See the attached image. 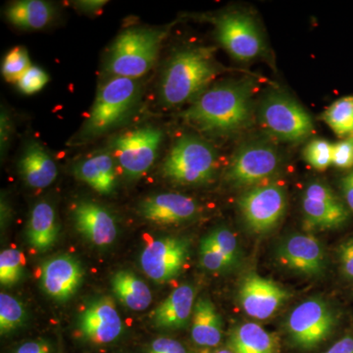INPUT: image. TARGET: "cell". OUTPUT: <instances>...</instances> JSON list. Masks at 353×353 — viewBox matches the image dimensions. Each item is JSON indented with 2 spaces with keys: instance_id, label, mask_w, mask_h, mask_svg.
<instances>
[{
  "instance_id": "1",
  "label": "cell",
  "mask_w": 353,
  "mask_h": 353,
  "mask_svg": "<svg viewBox=\"0 0 353 353\" xmlns=\"http://www.w3.org/2000/svg\"><path fill=\"white\" fill-rule=\"evenodd\" d=\"M252 90L248 83L226 82L208 88L183 111L190 125L214 136H226L250 124Z\"/></svg>"
},
{
  "instance_id": "2",
  "label": "cell",
  "mask_w": 353,
  "mask_h": 353,
  "mask_svg": "<svg viewBox=\"0 0 353 353\" xmlns=\"http://www.w3.org/2000/svg\"><path fill=\"white\" fill-rule=\"evenodd\" d=\"M219 72L211 48H190L178 51L164 70L160 101L167 108L194 101Z\"/></svg>"
},
{
  "instance_id": "3",
  "label": "cell",
  "mask_w": 353,
  "mask_h": 353,
  "mask_svg": "<svg viewBox=\"0 0 353 353\" xmlns=\"http://www.w3.org/2000/svg\"><path fill=\"white\" fill-rule=\"evenodd\" d=\"M141 97L138 80L112 77L97 92L79 139L92 141L125 122Z\"/></svg>"
},
{
  "instance_id": "4",
  "label": "cell",
  "mask_w": 353,
  "mask_h": 353,
  "mask_svg": "<svg viewBox=\"0 0 353 353\" xmlns=\"http://www.w3.org/2000/svg\"><path fill=\"white\" fill-rule=\"evenodd\" d=\"M163 38V32L150 28L123 32L109 52L106 71L112 77L138 80L152 70Z\"/></svg>"
},
{
  "instance_id": "5",
  "label": "cell",
  "mask_w": 353,
  "mask_h": 353,
  "mask_svg": "<svg viewBox=\"0 0 353 353\" xmlns=\"http://www.w3.org/2000/svg\"><path fill=\"white\" fill-rule=\"evenodd\" d=\"M217 155L203 139L183 136L176 139L165 159L163 173L181 185H201L214 175Z\"/></svg>"
},
{
  "instance_id": "6",
  "label": "cell",
  "mask_w": 353,
  "mask_h": 353,
  "mask_svg": "<svg viewBox=\"0 0 353 353\" xmlns=\"http://www.w3.org/2000/svg\"><path fill=\"white\" fill-rule=\"evenodd\" d=\"M163 132L145 126L120 134L114 139L113 157L128 179H138L152 168L157 160Z\"/></svg>"
},
{
  "instance_id": "7",
  "label": "cell",
  "mask_w": 353,
  "mask_h": 353,
  "mask_svg": "<svg viewBox=\"0 0 353 353\" xmlns=\"http://www.w3.org/2000/svg\"><path fill=\"white\" fill-rule=\"evenodd\" d=\"M336 322L338 317L332 306L320 297H312L292 311L287 328L296 347L312 350L331 336Z\"/></svg>"
},
{
  "instance_id": "8",
  "label": "cell",
  "mask_w": 353,
  "mask_h": 353,
  "mask_svg": "<svg viewBox=\"0 0 353 353\" xmlns=\"http://www.w3.org/2000/svg\"><path fill=\"white\" fill-rule=\"evenodd\" d=\"M259 117L265 129L281 141H301L314 130L309 114L284 94L268 95L260 106Z\"/></svg>"
},
{
  "instance_id": "9",
  "label": "cell",
  "mask_w": 353,
  "mask_h": 353,
  "mask_svg": "<svg viewBox=\"0 0 353 353\" xmlns=\"http://www.w3.org/2000/svg\"><path fill=\"white\" fill-rule=\"evenodd\" d=\"M239 208L250 231L267 233L277 226L285 214V190L278 183L256 185L241 197Z\"/></svg>"
},
{
  "instance_id": "10",
  "label": "cell",
  "mask_w": 353,
  "mask_h": 353,
  "mask_svg": "<svg viewBox=\"0 0 353 353\" xmlns=\"http://www.w3.org/2000/svg\"><path fill=\"white\" fill-rule=\"evenodd\" d=\"M281 159L277 148L263 141H252L236 152L227 179L236 187L259 185L277 172Z\"/></svg>"
},
{
  "instance_id": "11",
  "label": "cell",
  "mask_w": 353,
  "mask_h": 353,
  "mask_svg": "<svg viewBox=\"0 0 353 353\" xmlns=\"http://www.w3.org/2000/svg\"><path fill=\"white\" fill-rule=\"evenodd\" d=\"M217 38L239 61H250L264 52V43L254 20L245 13L231 12L217 21Z\"/></svg>"
},
{
  "instance_id": "12",
  "label": "cell",
  "mask_w": 353,
  "mask_h": 353,
  "mask_svg": "<svg viewBox=\"0 0 353 353\" xmlns=\"http://www.w3.org/2000/svg\"><path fill=\"white\" fill-rule=\"evenodd\" d=\"M189 255L190 243L185 239L165 236L145 246L141 255V266L152 280L167 283L181 273Z\"/></svg>"
},
{
  "instance_id": "13",
  "label": "cell",
  "mask_w": 353,
  "mask_h": 353,
  "mask_svg": "<svg viewBox=\"0 0 353 353\" xmlns=\"http://www.w3.org/2000/svg\"><path fill=\"white\" fill-rule=\"evenodd\" d=\"M304 219L309 228L317 230L336 229L350 217L347 206L334 194L329 185L311 183L303 197Z\"/></svg>"
},
{
  "instance_id": "14",
  "label": "cell",
  "mask_w": 353,
  "mask_h": 353,
  "mask_svg": "<svg viewBox=\"0 0 353 353\" xmlns=\"http://www.w3.org/2000/svg\"><path fill=\"white\" fill-rule=\"evenodd\" d=\"M289 297V292L284 288L254 273L243 279L239 290L243 311L259 320H266L275 314Z\"/></svg>"
},
{
  "instance_id": "15",
  "label": "cell",
  "mask_w": 353,
  "mask_h": 353,
  "mask_svg": "<svg viewBox=\"0 0 353 353\" xmlns=\"http://www.w3.org/2000/svg\"><path fill=\"white\" fill-rule=\"evenodd\" d=\"M277 256L290 270L306 276L320 277L326 271L324 248L312 234H292L282 241Z\"/></svg>"
},
{
  "instance_id": "16",
  "label": "cell",
  "mask_w": 353,
  "mask_h": 353,
  "mask_svg": "<svg viewBox=\"0 0 353 353\" xmlns=\"http://www.w3.org/2000/svg\"><path fill=\"white\" fill-rule=\"evenodd\" d=\"M83 270L81 262L68 254L46 260L41 268L39 284L44 294L57 301H66L82 284Z\"/></svg>"
},
{
  "instance_id": "17",
  "label": "cell",
  "mask_w": 353,
  "mask_h": 353,
  "mask_svg": "<svg viewBox=\"0 0 353 353\" xmlns=\"http://www.w3.org/2000/svg\"><path fill=\"white\" fill-rule=\"evenodd\" d=\"M79 329L83 338L97 345L117 340L123 323L113 299L104 296L90 303L79 318Z\"/></svg>"
},
{
  "instance_id": "18",
  "label": "cell",
  "mask_w": 353,
  "mask_h": 353,
  "mask_svg": "<svg viewBox=\"0 0 353 353\" xmlns=\"http://www.w3.org/2000/svg\"><path fill=\"white\" fill-rule=\"evenodd\" d=\"M72 217L79 233L92 245L105 248L117 238L115 218L95 202H79L74 206Z\"/></svg>"
},
{
  "instance_id": "19",
  "label": "cell",
  "mask_w": 353,
  "mask_h": 353,
  "mask_svg": "<svg viewBox=\"0 0 353 353\" xmlns=\"http://www.w3.org/2000/svg\"><path fill=\"white\" fill-rule=\"evenodd\" d=\"M139 210L150 222L171 225L192 219L199 212V206L192 197L167 192L146 197Z\"/></svg>"
},
{
  "instance_id": "20",
  "label": "cell",
  "mask_w": 353,
  "mask_h": 353,
  "mask_svg": "<svg viewBox=\"0 0 353 353\" xmlns=\"http://www.w3.org/2000/svg\"><path fill=\"white\" fill-rule=\"evenodd\" d=\"M21 178L32 189H44L57 178V166L46 148L37 141L26 146L19 160Z\"/></svg>"
},
{
  "instance_id": "21",
  "label": "cell",
  "mask_w": 353,
  "mask_h": 353,
  "mask_svg": "<svg viewBox=\"0 0 353 353\" xmlns=\"http://www.w3.org/2000/svg\"><path fill=\"white\" fill-rule=\"evenodd\" d=\"M194 288L182 285L172 292L152 314L153 323L158 328L182 329L187 326L194 307Z\"/></svg>"
},
{
  "instance_id": "22",
  "label": "cell",
  "mask_w": 353,
  "mask_h": 353,
  "mask_svg": "<svg viewBox=\"0 0 353 353\" xmlns=\"http://www.w3.org/2000/svg\"><path fill=\"white\" fill-rule=\"evenodd\" d=\"M115 158L110 152H102L79 162L74 168L76 178L87 183L101 194H110L117 185Z\"/></svg>"
},
{
  "instance_id": "23",
  "label": "cell",
  "mask_w": 353,
  "mask_h": 353,
  "mask_svg": "<svg viewBox=\"0 0 353 353\" xmlns=\"http://www.w3.org/2000/svg\"><path fill=\"white\" fill-rule=\"evenodd\" d=\"M58 234L59 226L54 208L48 202H39L32 208L28 221V243L37 252H46L55 245Z\"/></svg>"
},
{
  "instance_id": "24",
  "label": "cell",
  "mask_w": 353,
  "mask_h": 353,
  "mask_svg": "<svg viewBox=\"0 0 353 353\" xmlns=\"http://www.w3.org/2000/svg\"><path fill=\"white\" fill-rule=\"evenodd\" d=\"M192 338L197 345L213 347L222 339V319L210 299H199L192 313Z\"/></svg>"
},
{
  "instance_id": "25",
  "label": "cell",
  "mask_w": 353,
  "mask_h": 353,
  "mask_svg": "<svg viewBox=\"0 0 353 353\" xmlns=\"http://www.w3.org/2000/svg\"><path fill=\"white\" fill-rule=\"evenodd\" d=\"M6 16L20 29L41 30L54 19L55 9L43 0H21L7 7Z\"/></svg>"
},
{
  "instance_id": "26",
  "label": "cell",
  "mask_w": 353,
  "mask_h": 353,
  "mask_svg": "<svg viewBox=\"0 0 353 353\" xmlns=\"http://www.w3.org/2000/svg\"><path fill=\"white\" fill-rule=\"evenodd\" d=\"M111 285L116 297L132 310H145L152 303L150 288L132 272H117L111 280Z\"/></svg>"
},
{
  "instance_id": "27",
  "label": "cell",
  "mask_w": 353,
  "mask_h": 353,
  "mask_svg": "<svg viewBox=\"0 0 353 353\" xmlns=\"http://www.w3.org/2000/svg\"><path fill=\"white\" fill-rule=\"evenodd\" d=\"M229 347L233 353H276L274 336L252 322L241 324L234 330Z\"/></svg>"
},
{
  "instance_id": "28",
  "label": "cell",
  "mask_w": 353,
  "mask_h": 353,
  "mask_svg": "<svg viewBox=\"0 0 353 353\" xmlns=\"http://www.w3.org/2000/svg\"><path fill=\"white\" fill-rule=\"evenodd\" d=\"M322 119L338 136L353 134V97L334 101L323 113Z\"/></svg>"
},
{
  "instance_id": "29",
  "label": "cell",
  "mask_w": 353,
  "mask_h": 353,
  "mask_svg": "<svg viewBox=\"0 0 353 353\" xmlns=\"http://www.w3.org/2000/svg\"><path fill=\"white\" fill-rule=\"evenodd\" d=\"M26 320V310L23 304L7 294L0 296V331L9 333L22 326Z\"/></svg>"
},
{
  "instance_id": "30",
  "label": "cell",
  "mask_w": 353,
  "mask_h": 353,
  "mask_svg": "<svg viewBox=\"0 0 353 353\" xmlns=\"http://www.w3.org/2000/svg\"><path fill=\"white\" fill-rule=\"evenodd\" d=\"M218 254L230 262L233 267L238 263L241 252L236 236L226 228H217L206 236Z\"/></svg>"
},
{
  "instance_id": "31",
  "label": "cell",
  "mask_w": 353,
  "mask_h": 353,
  "mask_svg": "<svg viewBox=\"0 0 353 353\" xmlns=\"http://www.w3.org/2000/svg\"><path fill=\"white\" fill-rule=\"evenodd\" d=\"M23 253L16 248H8L0 254V282L3 285H12L19 282L24 270Z\"/></svg>"
},
{
  "instance_id": "32",
  "label": "cell",
  "mask_w": 353,
  "mask_h": 353,
  "mask_svg": "<svg viewBox=\"0 0 353 353\" xmlns=\"http://www.w3.org/2000/svg\"><path fill=\"white\" fill-rule=\"evenodd\" d=\"M31 66L28 51L22 46H16L4 57L2 75L7 82L17 83Z\"/></svg>"
},
{
  "instance_id": "33",
  "label": "cell",
  "mask_w": 353,
  "mask_h": 353,
  "mask_svg": "<svg viewBox=\"0 0 353 353\" xmlns=\"http://www.w3.org/2000/svg\"><path fill=\"white\" fill-rule=\"evenodd\" d=\"M333 145L326 139H312L304 148V160L316 170H326L333 161Z\"/></svg>"
},
{
  "instance_id": "34",
  "label": "cell",
  "mask_w": 353,
  "mask_h": 353,
  "mask_svg": "<svg viewBox=\"0 0 353 353\" xmlns=\"http://www.w3.org/2000/svg\"><path fill=\"white\" fill-rule=\"evenodd\" d=\"M199 261L202 268L209 272H225L233 268L231 264L226 259L221 257L211 243H209L206 236L201 240V245H199Z\"/></svg>"
},
{
  "instance_id": "35",
  "label": "cell",
  "mask_w": 353,
  "mask_h": 353,
  "mask_svg": "<svg viewBox=\"0 0 353 353\" xmlns=\"http://www.w3.org/2000/svg\"><path fill=\"white\" fill-rule=\"evenodd\" d=\"M50 81V77L38 66H32L17 83L18 88L23 94H34L41 92Z\"/></svg>"
},
{
  "instance_id": "36",
  "label": "cell",
  "mask_w": 353,
  "mask_h": 353,
  "mask_svg": "<svg viewBox=\"0 0 353 353\" xmlns=\"http://www.w3.org/2000/svg\"><path fill=\"white\" fill-rule=\"evenodd\" d=\"M332 164L341 169L352 168L353 166V141L352 139L334 143Z\"/></svg>"
},
{
  "instance_id": "37",
  "label": "cell",
  "mask_w": 353,
  "mask_h": 353,
  "mask_svg": "<svg viewBox=\"0 0 353 353\" xmlns=\"http://www.w3.org/2000/svg\"><path fill=\"white\" fill-rule=\"evenodd\" d=\"M339 262L343 277L353 281V236L341 243L339 248Z\"/></svg>"
},
{
  "instance_id": "38",
  "label": "cell",
  "mask_w": 353,
  "mask_h": 353,
  "mask_svg": "<svg viewBox=\"0 0 353 353\" xmlns=\"http://www.w3.org/2000/svg\"><path fill=\"white\" fill-rule=\"evenodd\" d=\"M148 353H187V350L178 341L159 338L152 341Z\"/></svg>"
},
{
  "instance_id": "39",
  "label": "cell",
  "mask_w": 353,
  "mask_h": 353,
  "mask_svg": "<svg viewBox=\"0 0 353 353\" xmlns=\"http://www.w3.org/2000/svg\"><path fill=\"white\" fill-rule=\"evenodd\" d=\"M14 353H52L50 345L44 341H31L23 343Z\"/></svg>"
},
{
  "instance_id": "40",
  "label": "cell",
  "mask_w": 353,
  "mask_h": 353,
  "mask_svg": "<svg viewBox=\"0 0 353 353\" xmlns=\"http://www.w3.org/2000/svg\"><path fill=\"white\" fill-rule=\"evenodd\" d=\"M324 353H353V336H343Z\"/></svg>"
},
{
  "instance_id": "41",
  "label": "cell",
  "mask_w": 353,
  "mask_h": 353,
  "mask_svg": "<svg viewBox=\"0 0 353 353\" xmlns=\"http://www.w3.org/2000/svg\"><path fill=\"white\" fill-rule=\"evenodd\" d=\"M341 190H343V197L347 202V208L353 212V171L341 181Z\"/></svg>"
},
{
  "instance_id": "42",
  "label": "cell",
  "mask_w": 353,
  "mask_h": 353,
  "mask_svg": "<svg viewBox=\"0 0 353 353\" xmlns=\"http://www.w3.org/2000/svg\"><path fill=\"white\" fill-rule=\"evenodd\" d=\"M108 1L105 0H83V1H77L76 6L80 7L81 10L85 11V12H94V11L99 10Z\"/></svg>"
},
{
  "instance_id": "43",
  "label": "cell",
  "mask_w": 353,
  "mask_h": 353,
  "mask_svg": "<svg viewBox=\"0 0 353 353\" xmlns=\"http://www.w3.org/2000/svg\"><path fill=\"white\" fill-rule=\"evenodd\" d=\"M10 124H9L8 117L6 113H1V148H6L7 141H8L9 134H10Z\"/></svg>"
},
{
  "instance_id": "44",
  "label": "cell",
  "mask_w": 353,
  "mask_h": 353,
  "mask_svg": "<svg viewBox=\"0 0 353 353\" xmlns=\"http://www.w3.org/2000/svg\"><path fill=\"white\" fill-rule=\"evenodd\" d=\"M211 353H233L230 350H218Z\"/></svg>"
},
{
  "instance_id": "45",
  "label": "cell",
  "mask_w": 353,
  "mask_h": 353,
  "mask_svg": "<svg viewBox=\"0 0 353 353\" xmlns=\"http://www.w3.org/2000/svg\"><path fill=\"white\" fill-rule=\"evenodd\" d=\"M352 141H353V134H352Z\"/></svg>"
}]
</instances>
